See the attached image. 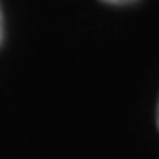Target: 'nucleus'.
<instances>
[{
  "label": "nucleus",
  "instance_id": "obj_1",
  "mask_svg": "<svg viewBox=\"0 0 159 159\" xmlns=\"http://www.w3.org/2000/svg\"><path fill=\"white\" fill-rule=\"evenodd\" d=\"M101 2H106V4H116V6H124V4H132L136 0H101Z\"/></svg>",
  "mask_w": 159,
  "mask_h": 159
},
{
  "label": "nucleus",
  "instance_id": "obj_2",
  "mask_svg": "<svg viewBox=\"0 0 159 159\" xmlns=\"http://www.w3.org/2000/svg\"><path fill=\"white\" fill-rule=\"evenodd\" d=\"M0 41H2V12H0Z\"/></svg>",
  "mask_w": 159,
  "mask_h": 159
},
{
  "label": "nucleus",
  "instance_id": "obj_3",
  "mask_svg": "<svg viewBox=\"0 0 159 159\" xmlns=\"http://www.w3.org/2000/svg\"><path fill=\"white\" fill-rule=\"evenodd\" d=\"M157 128H159V106H157Z\"/></svg>",
  "mask_w": 159,
  "mask_h": 159
}]
</instances>
